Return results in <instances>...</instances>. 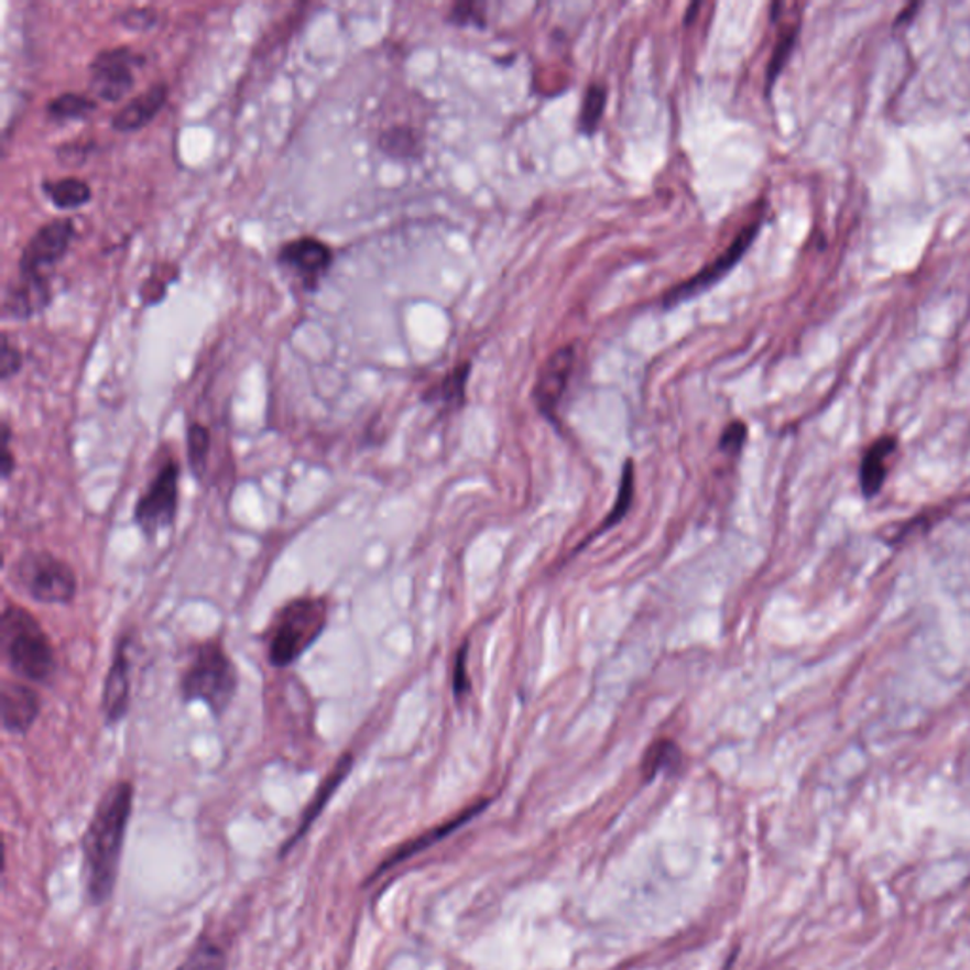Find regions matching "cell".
Here are the masks:
<instances>
[{
	"label": "cell",
	"mask_w": 970,
	"mask_h": 970,
	"mask_svg": "<svg viewBox=\"0 0 970 970\" xmlns=\"http://www.w3.org/2000/svg\"><path fill=\"white\" fill-rule=\"evenodd\" d=\"M135 788L130 781H118L107 788L89 819L81 840V874L89 903L102 906L115 893L123 841L133 811Z\"/></svg>",
	"instance_id": "1"
},
{
	"label": "cell",
	"mask_w": 970,
	"mask_h": 970,
	"mask_svg": "<svg viewBox=\"0 0 970 970\" xmlns=\"http://www.w3.org/2000/svg\"><path fill=\"white\" fill-rule=\"evenodd\" d=\"M4 664L20 679L44 685L54 679L57 658L52 639L33 612L18 603L4 604L0 622Z\"/></svg>",
	"instance_id": "2"
},
{
	"label": "cell",
	"mask_w": 970,
	"mask_h": 970,
	"mask_svg": "<svg viewBox=\"0 0 970 970\" xmlns=\"http://www.w3.org/2000/svg\"><path fill=\"white\" fill-rule=\"evenodd\" d=\"M178 693L184 704H204L212 717H225L239 693V672L222 643L209 639L192 649Z\"/></svg>",
	"instance_id": "3"
},
{
	"label": "cell",
	"mask_w": 970,
	"mask_h": 970,
	"mask_svg": "<svg viewBox=\"0 0 970 970\" xmlns=\"http://www.w3.org/2000/svg\"><path fill=\"white\" fill-rule=\"evenodd\" d=\"M330 604L319 596H302L286 601L265 630V656L275 669L296 664L312 649L328 625Z\"/></svg>",
	"instance_id": "4"
},
{
	"label": "cell",
	"mask_w": 970,
	"mask_h": 970,
	"mask_svg": "<svg viewBox=\"0 0 970 970\" xmlns=\"http://www.w3.org/2000/svg\"><path fill=\"white\" fill-rule=\"evenodd\" d=\"M12 577L25 596L42 604H70L78 593V578L63 557L48 551L21 554Z\"/></svg>",
	"instance_id": "5"
},
{
	"label": "cell",
	"mask_w": 970,
	"mask_h": 970,
	"mask_svg": "<svg viewBox=\"0 0 970 970\" xmlns=\"http://www.w3.org/2000/svg\"><path fill=\"white\" fill-rule=\"evenodd\" d=\"M181 504V465L175 457L163 459L149 486L137 499L133 522L149 543H156L163 531L177 520Z\"/></svg>",
	"instance_id": "6"
},
{
	"label": "cell",
	"mask_w": 970,
	"mask_h": 970,
	"mask_svg": "<svg viewBox=\"0 0 970 970\" xmlns=\"http://www.w3.org/2000/svg\"><path fill=\"white\" fill-rule=\"evenodd\" d=\"M144 63L146 55L131 46L101 50L89 63V88L102 101L118 102L135 86L133 68Z\"/></svg>",
	"instance_id": "7"
},
{
	"label": "cell",
	"mask_w": 970,
	"mask_h": 970,
	"mask_svg": "<svg viewBox=\"0 0 970 970\" xmlns=\"http://www.w3.org/2000/svg\"><path fill=\"white\" fill-rule=\"evenodd\" d=\"M759 231H761V220H756L753 225H746L738 233V238L733 239L727 251L717 257L715 262L706 265L704 270H699L694 277L686 279L685 283L673 286L672 291L667 292L664 299H662V306H679L685 299L694 298V296H698L701 292L709 291L715 283H719L720 279L724 277L732 270L733 265L740 262L741 257L749 251V247L753 244L754 239L759 236Z\"/></svg>",
	"instance_id": "8"
},
{
	"label": "cell",
	"mask_w": 970,
	"mask_h": 970,
	"mask_svg": "<svg viewBox=\"0 0 970 970\" xmlns=\"http://www.w3.org/2000/svg\"><path fill=\"white\" fill-rule=\"evenodd\" d=\"M75 236V222L70 218H55L48 225L41 226L21 251L18 273L44 275L46 268L65 259Z\"/></svg>",
	"instance_id": "9"
},
{
	"label": "cell",
	"mask_w": 970,
	"mask_h": 970,
	"mask_svg": "<svg viewBox=\"0 0 970 970\" xmlns=\"http://www.w3.org/2000/svg\"><path fill=\"white\" fill-rule=\"evenodd\" d=\"M333 262V249L312 236L291 239L277 251V264L299 279L307 292L317 291Z\"/></svg>",
	"instance_id": "10"
},
{
	"label": "cell",
	"mask_w": 970,
	"mask_h": 970,
	"mask_svg": "<svg viewBox=\"0 0 970 970\" xmlns=\"http://www.w3.org/2000/svg\"><path fill=\"white\" fill-rule=\"evenodd\" d=\"M131 704V660L130 637H122L116 645L109 672L105 677L101 694L105 724L115 727L126 719Z\"/></svg>",
	"instance_id": "11"
},
{
	"label": "cell",
	"mask_w": 970,
	"mask_h": 970,
	"mask_svg": "<svg viewBox=\"0 0 970 970\" xmlns=\"http://www.w3.org/2000/svg\"><path fill=\"white\" fill-rule=\"evenodd\" d=\"M41 694L33 686L18 680L4 679L0 690V720L4 732L28 735L41 717Z\"/></svg>",
	"instance_id": "12"
},
{
	"label": "cell",
	"mask_w": 970,
	"mask_h": 970,
	"mask_svg": "<svg viewBox=\"0 0 970 970\" xmlns=\"http://www.w3.org/2000/svg\"><path fill=\"white\" fill-rule=\"evenodd\" d=\"M573 367H575V347L565 346L557 349L556 353H552L538 372L533 394L536 406L548 419L556 417L557 406L564 399Z\"/></svg>",
	"instance_id": "13"
},
{
	"label": "cell",
	"mask_w": 970,
	"mask_h": 970,
	"mask_svg": "<svg viewBox=\"0 0 970 970\" xmlns=\"http://www.w3.org/2000/svg\"><path fill=\"white\" fill-rule=\"evenodd\" d=\"M52 302V285L44 275H20L15 283L4 288L2 317L4 319L28 320L48 307Z\"/></svg>",
	"instance_id": "14"
},
{
	"label": "cell",
	"mask_w": 970,
	"mask_h": 970,
	"mask_svg": "<svg viewBox=\"0 0 970 970\" xmlns=\"http://www.w3.org/2000/svg\"><path fill=\"white\" fill-rule=\"evenodd\" d=\"M355 756L351 753L341 754L338 762L334 764L333 770L328 772L323 783H320V787L317 788V793L313 794L312 800L307 804L306 809H304V814L299 817L298 827L294 830V835L288 838V840L281 846V851H279V855L285 857L288 851H291L296 843H298L304 836L309 832V828L315 825V821L319 819L320 814L325 811L326 806H328V802L333 800L334 794L338 793V788L344 785V781L349 777L351 774V770H353Z\"/></svg>",
	"instance_id": "15"
},
{
	"label": "cell",
	"mask_w": 970,
	"mask_h": 970,
	"mask_svg": "<svg viewBox=\"0 0 970 970\" xmlns=\"http://www.w3.org/2000/svg\"><path fill=\"white\" fill-rule=\"evenodd\" d=\"M170 97V86L165 81H156L144 89L141 96L133 97L122 109L112 116V130L131 133L146 128L160 112Z\"/></svg>",
	"instance_id": "16"
},
{
	"label": "cell",
	"mask_w": 970,
	"mask_h": 970,
	"mask_svg": "<svg viewBox=\"0 0 970 970\" xmlns=\"http://www.w3.org/2000/svg\"><path fill=\"white\" fill-rule=\"evenodd\" d=\"M486 806V802H482L480 806H475V808L469 809L467 814L459 815L457 819L454 821L446 822V825H442V827L433 828V830H428L425 835H421L419 838H415V840L406 841V843H402L401 848L394 849L393 853L385 859V861L381 862L378 869L373 870V874L368 878V883L375 882L381 874H385L388 870L394 869V867H399L402 861H406L410 857L417 855L421 851H425L428 846H433L436 841H440L444 836H448L451 830L462 825V822L469 821L472 815L478 814L480 809Z\"/></svg>",
	"instance_id": "17"
},
{
	"label": "cell",
	"mask_w": 970,
	"mask_h": 970,
	"mask_svg": "<svg viewBox=\"0 0 970 970\" xmlns=\"http://www.w3.org/2000/svg\"><path fill=\"white\" fill-rule=\"evenodd\" d=\"M895 436H882L867 449V454L862 457L861 472H859L862 495L867 499H872L882 491L885 478H887V470H890L887 461H890L891 455L895 454Z\"/></svg>",
	"instance_id": "18"
},
{
	"label": "cell",
	"mask_w": 970,
	"mask_h": 970,
	"mask_svg": "<svg viewBox=\"0 0 970 970\" xmlns=\"http://www.w3.org/2000/svg\"><path fill=\"white\" fill-rule=\"evenodd\" d=\"M42 190L59 210L80 209L91 201V188L81 178L63 177L57 181H44Z\"/></svg>",
	"instance_id": "19"
},
{
	"label": "cell",
	"mask_w": 970,
	"mask_h": 970,
	"mask_svg": "<svg viewBox=\"0 0 970 970\" xmlns=\"http://www.w3.org/2000/svg\"><path fill=\"white\" fill-rule=\"evenodd\" d=\"M97 109L96 101L91 97L76 91H65L62 96L50 99L46 105V115L50 122L67 123L70 120H84Z\"/></svg>",
	"instance_id": "20"
},
{
	"label": "cell",
	"mask_w": 970,
	"mask_h": 970,
	"mask_svg": "<svg viewBox=\"0 0 970 970\" xmlns=\"http://www.w3.org/2000/svg\"><path fill=\"white\" fill-rule=\"evenodd\" d=\"M378 146L388 156L410 160V157L419 156L421 139L417 131L407 128V126H391L388 130L381 131Z\"/></svg>",
	"instance_id": "21"
},
{
	"label": "cell",
	"mask_w": 970,
	"mask_h": 970,
	"mask_svg": "<svg viewBox=\"0 0 970 970\" xmlns=\"http://www.w3.org/2000/svg\"><path fill=\"white\" fill-rule=\"evenodd\" d=\"M210 446H212V436L209 428L204 423H192L186 433V455H188V467L196 480H204L209 465Z\"/></svg>",
	"instance_id": "22"
},
{
	"label": "cell",
	"mask_w": 970,
	"mask_h": 970,
	"mask_svg": "<svg viewBox=\"0 0 970 970\" xmlns=\"http://www.w3.org/2000/svg\"><path fill=\"white\" fill-rule=\"evenodd\" d=\"M228 956L220 944L212 938H199L188 959L178 970H226Z\"/></svg>",
	"instance_id": "23"
},
{
	"label": "cell",
	"mask_w": 970,
	"mask_h": 970,
	"mask_svg": "<svg viewBox=\"0 0 970 970\" xmlns=\"http://www.w3.org/2000/svg\"><path fill=\"white\" fill-rule=\"evenodd\" d=\"M470 364L462 362L454 372L444 378L438 388L425 394V401H442L448 406H461L465 401V385L469 380Z\"/></svg>",
	"instance_id": "24"
},
{
	"label": "cell",
	"mask_w": 970,
	"mask_h": 970,
	"mask_svg": "<svg viewBox=\"0 0 970 970\" xmlns=\"http://www.w3.org/2000/svg\"><path fill=\"white\" fill-rule=\"evenodd\" d=\"M680 749L672 740H658L652 743L643 759V772L652 780L654 775L664 770H675L680 764Z\"/></svg>",
	"instance_id": "25"
},
{
	"label": "cell",
	"mask_w": 970,
	"mask_h": 970,
	"mask_svg": "<svg viewBox=\"0 0 970 970\" xmlns=\"http://www.w3.org/2000/svg\"><path fill=\"white\" fill-rule=\"evenodd\" d=\"M607 105V88L603 84H590L584 96L582 110H580V128L584 133L593 135L598 131L599 120Z\"/></svg>",
	"instance_id": "26"
},
{
	"label": "cell",
	"mask_w": 970,
	"mask_h": 970,
	"mask_svg": "<svg viewBox=\"0 0 970 970\" xmlns=\"http://www.w3.org/2000/svg\"><path fill=\"white\" fill-rule=\"evenodd\" d=\"M162 265V272H157L156 265V270L150 273L146 281L141 285V291H139V296L143 299L144 306H157V304L167 296V286H170V283H173V281H177L178 279L177 265Z\"/></svg>",
	"instance_id": "27"
},
{
	"label": "cell",
	"mask_w": 970,
	"mask_h": 970,
	"mask_svg": "<svg viewBox=\"0 0 970 970\" xmlns=\"http://www.w3.org/2000/svg\"><path fill=\"white\" fill-rule=\"evenodd\" d=\"M633 493H635V470H633V461H625L622 480H620V489H618L617 502L612 506L611 514L604 520L601 531L617 525L630 512Z\"/></svg>",
	"instance_id": "28"
},
{
	"label": "cell",
	"mask_w": 970,
	"mask_h": 970,
	"mask_svg": "<svg viewBox=\"0 0 970 970\" xmlns=\"http://www.w3.org/2000/svg\"><path fill=\"white\" fill-rule=\"evenodd\" d=\"M798 29H800L798 23L785 25V28L781 29L780 39L775 42L774 54H772V59H770V65H767V88H772L775 78H777V75H780L783 67H785L788 55L793 52L796 36H798Z\"/></svg>",
	"instance_id": "29"
},
{
	"label": "cell",
	"mask_w": 970,
	"mask_h": 970,
	"mask_svg": "<svg viewBox=\"0 0 970 970\" xmlns=\"http://www.w3.org/2000/svg\"><path fill=\"white\" fill-rule=\"evenodd\" d=\"M448 21L454 23V25H459V28H467V25L483 28L486 25L483 4H478V2H457L449 10Z\"/></svg>",
	"instance_id": "30"
},
{
	"label": "cell",
	"mask_w": 970,
	"mask_h": 970,
	"mask_svg": "<svg viewBox=\"0 0 970 970\" xmlns=\"http://www.w3.org/2000/svg\"><path fill=\"white\" fill-rule=\"evenodd\" d=\"M23 367V355L18 347L12 346L10 336L2 334V353H0V380L8 381L14 378Z\"/></svg>",
	"instance_id": "31"
},
{
	"label": "cell",
	"mask_w": 970,
	"mask_h": 970,
	"mask_svg": "<svg viewBox=\"0 0 970 970\" xmlns=\"http://www.w3.org/2000/svg\"><path fill=\"white\" fill-rule=\"evenodd\" d=\"M118 21L123 28L133 29V31H146L156 25L157 12L154 8H128L122 14H118Z\"/></svg>",
	"instance_id": "32"
},
{
	"label": "cell",
	"mask_w": 970,
	"mask_h": 970,
	"mask_svg": "<svg viewBox=\"0 0 970 970\" xmlns=\"http://www.w3.org/2000/svg\"><path fill=\"white\" fill-rule=\"evenodd\" d=\"M469 660V643L461 646V651L455 658L454 667V694L455 698H465L470 693L469 672H467V662Z\"/></svg>",
	"instance_id": "33"
},
{
	"label": "cell",
	"mask_w": 970,
	"mask_h": 970,
	"mask_svg": "<svg viewBox=\"0 0 970 970\" xmlns=\"http://www.w3.org/2000/svg\"><path fill=\"white\" fill-rule=\"evenodd\" d=\"M745 423H741V421H733V423H730V425L724 428V433H722V436H720V451H724V454L730 455L738 454V451H740L741 449V446L745 444Z\"/></svg>",
	"instance_id": "34"
},
{
	"label": "cell",
	"mask_w": 970,
	"mask_h": 970,
	"mask_svg": "<svg viewBox=\"0 0 970 970\" xmlns=\"http://www.w3.org/2000/svg\"><path fill=\"white\" fill-rule=\"evenodd\" d=\"M12 442V428L8 425V421L2 423V451H0V475L2 480H10L15 470V455L10 448Z\"/></svg>",
	"instance_id": "35"
},
{
	"label": "cell",
	"mask_w": 970,
	"mask_h": 970,
	"mask_svg": "<svg viewBox=\"0 0 970 970\" xmlns=\"http://www.w3.org/2000/svg\"><path fill=\"white\" fill-rule=\"evenodd\" d=\"M89 150H91V144L73 141V143L63 144V146L57 149V157L65 163L80 165L88 157Z\"/></svg>",
	"instance_id": "36"
}]
</instances>
